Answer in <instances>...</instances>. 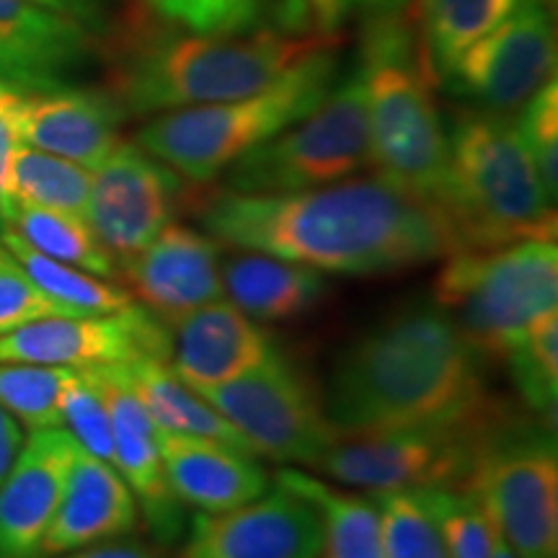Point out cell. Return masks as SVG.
<instances>
[{"label":"cell","mask_w":558,"mask_h":558,"mask_svg":"<svg viewBox=\"0 0 558 558\" xmlns=\"http://www.w3.org/2000/svg\"><path fill=\"white\" fill-rule=\"evenodd\" d=\"M190 209L222 246L331 275L409 269L458 251L437 207L380 177L288 194H192Z\"/></svg>","instance_id":"1"},{"label":"cell","mask_w":558,"mask_h":558,"mask_svg":"<svg viewBox=\"0 0 558 558\" xmlns=\"http://www.w3.org/2000/svg\"><path fill=\"white\" fill-rule=\"evenodd\" d=\"M339 437L469 418L497 403L486 390L484 357L435 303L390 313L333 362L324 393Z\"/></svg>","instance_id":"2"},{"label":"cell","mask_w":558,"mask_h":558,"mask_svg":"<svg viewBox=\"0 0 558 558\" xmlns=\"http://www.w3.org/2000/svg\"><path fill=\"white\" fill-rule=\"evenodd\" d=\"M109 90L128 117L239 101L282 78L308 54L333 45L320 32L241 29L222 34L124 29Z\"/></svg>","instance_id":"3"},{"label":"cell","mask_w":558,"mask_h":558,"mask_svg":"<svg viewBox=\"0 0 558 558\" xmlns=\"http://www.w3.org/2000/svg\"><path fill=\"white\" fill-rule=\"evenodd\" d=\"M439 215L458 251L556 241L554 199L512 114L476 107L458 111L448 135V181Z\"/></svg>","instance_id":"4"},{"label":"cell","mask_w":558,"mask_h":558,"mask_svg":"<svg viewBox=\"0 0 558 558\" xmlns=\"http://www.w3.org/2000/svg\"><path fill=\"white\" fill-rule=\"evenodd\" d=\"M357 68L367 94L375 177L439 213L448 181V130L432 96L427 62L418 60L401 13L367 21Z\"/></svg>","instance_id":"5"},{"label":"cell","mask_w":558,"mask_h":558,"mask_svg":"<svg viewBox=\"0 0 558 558\" xmlns=\"http://www.w3.org/2000/svg\"><path fill=\"white\" fill-rule=\"evenodd\" d=\"M337 81L339 58L329 45L246 99L156 114L135 143L192 184H209L243 153L308 117Z\"/></svg>","instance_id":"6"},{"label":"cell","mask_w":558,"mask_h":558,"mask_svg":"<svg viewBox=\"0 0 558 558\" xmlns=\"http://www.w3.org/2000/svg\"><path fill=\"white\" fill-rule=\"evenodd\" d=\"M432 303L481 357H505L535 318L558 311L556 241H518L450 254Z\"/></svg>","instance_id":"7"},{"label":"cell","mask_w":558,"mask_h":558,"mask_svg":"<svg viewBox=\"0 0 558 558\" xmlns=\"http://www.w3.org/2000/svg\"><path fill=\"white\" fill-rule=\"evenodd\" d=\"M367 166V94L354 68L308 117L243 153L220 177L228 192L288 194L337 184Z\"/></svg>","instance_id":"8"},{"label":"cell","mask_w":558,"mask_h":558,"mask_svg":"<svg viewBox=\"0 0 558 558\" xmlns=\"http://www.w3.org/2000/svg\"><path fill=\"white\" fill-rule=\"evenodd\" d=\"M556 427L509 416L486 432L469 488L478 494L514 558H558Z\"/></svg>","instance_id":"9"},{"label":"cell","mask_w":558,"mask_h":558,"mask_svg":"<svg viewBox=\"0 0 558 558\" xmlns=\"http://www.w3.org/2000/svg\"><path fill=\"white\" fill-rule=\"evenodd\" d=\"M501 414L505 409L494 407L481 416L339 437L313 469L369 494L469 488L486 432Z\"/></svg>","instance_id":"10"},{"label":"cell","mask_w":558,"mask_h":558,"mask_svg":"<svg viewBox=\"0 0 558 558\" xmlns=\"http://www.w3.org/2000/svg\"><path fill=\"white\" fill-rule=\"evenodd\" d=\"M194 390L228 418L254 456L275 463L316 465L339 439L326 416L324 396L279 352L239 378Z\"/></svg>","instance_id":"11"},{"label":"cell","mask_w":558,"mask_h":558,"mask_svg":"<svg viewBox=\"0 0 558 558\" xmlns=\"http://www.w3.org/2000/svg\"><path fill=\"white\" fill-rule=\"evenodd\" d=\"M190 202L184 177L140 148L135 140H122L99 169L90 171L86 222L120 267L177 222Z\"/></svg>","instance_id":"12"},{"label":"cell","mask_w":558,"mask_h":558,"mask_svg":"<svg viewBox=\"0 0 558 558\" xmlns=\"http://www.w3.org/2000/svg\"><path fill=\"white\" fill-rule=\"evenodd\" d=\"M556 34L546 0H518L497 29L452 65L442 86L476 109L514 114L556 78Z\"/></svg>","instance_id":"13"},{"label":"cell","mask_w":558,"mask_h":558,"mask_svg":"<svg viewBox=\"0 0 558 558\" xmlns=\"http://www.w3.org/2000/svg\"><path fill=\"white\" fill-rule=\"evenodd\" d=\"M171 357V329L140 303L104 316H52L0 337V362L52 367L130 365Z\"/></svg>","instance_id":"14"},{"label":"cell","mask_w":558,"mask_h":558,"mask_svg":"<svg viewBox=\"0 0 558 558\" xmlns=\"http://www.w3.org/2000/svg\"><path fill=\"white\" fill-rule=\"evenodd\" d=\"M316 507L288 488L228 512H199L179 558H320Z\"/></svg>","instance_id":"15"},{"label":"cell","mask_w":558,"mask_h":558,"mask_svg":"<svg viewBox=\"0 0 558 558\" xmlns=\"http://www.w3.org/2000/svg\"><path fill=\"white\" fill-rule=\"evenodd\" d=\"M83 373L94 380L107 403L114 435V469L128 481L156 543L173 546L184 533V505L169 486L156 422L124 378L122 365L83 367Z\"/></svg>","instance_id":"16"},{"label":"cell","mask_w":558,"mask_h":558,"mask_svg":"<svg viewBox=\"0 0 558 558\" xmlns=\"http://www.w3.org/2000/svg\"><path fill=\"white\" fill-rule=\"evenodd\" d=\"M117 277L124 279V290L166 326L226 298L220 243L181 222L166 226L148 246L122 262Z\"/></svg>","instance_id":"17"},{"label":"cell","mask_w":558,"mask_h":558,"mask_svg":"<svg viewBox=\"0 0 558 558\" xmlns=\"http://www.w3.org/2000/svg\"><path fill=\"white\" fill-rule=\"evenodd\" d=\"M99 58L96 37L34 0H0V81L21 90L75 86Z\"/></svg>","instance_id":"18"},{"label":"cell","mask_w":558,"mask_h":558,"mask_svg":"<svg viewBox=\"0 0 558 558\" xmlns=\"http://www.w3.org/2000/svg\"><path fill=\"white\" fill-rule=\"evenodd\" d=\"M124 120L128 111L111 90L60 86L24 90L19 132L24 145L94 171L122 143Z\"/></svg>","instance_id":"19"},{"label":"cell","mask_w":558,"mask_h":558,"mask_svg":"<svg viewBox=\"0 0 558 558\" xmlns=\"http://www.w3.org/2000/svg\"><path fill=\"white\" fill-rule=\"evenodd\" d=\"M78 442L68 429H34L0 481V558H39Z\"/></svg>","instance_id":"20"},{"label":"cell","mask_w":558,"mask_h":558,"mask_svg":"<svg viewBox=\"0 0 558 558\" xmlns=\"http://www.w3.org/2000/svg\"><path fill=\"white\" fill-rule=\"evenodd\" d=\"M171 329V369L186 386L213 388L239 378L277 352L271 333L226 298L179 318Z\"/></svg>","instance_id":"21"},{"label":"cell","mask_w":558,"mask_h":558,"mask_svg":"<svg viewBox=\"0 0 558 558\" xmlns=\"http://www.w3.org/2000/svg\"><path fill=\"white\" fill-rule=\"evenodd\" d=\"M137 501L128 481L111 463L94 458L78 445L54 518L41 538L39 558L117 541L137 525Z\"/></svg>","instance_id":"22"},{"label":"cell","mask_w":558,"mask_h":558,"mask_svg":"<svg viewBox=\"0 0 558 558\" xmlns=\"http://www.w3.org/2000/svg\"><path fill=\"white\" fill-rule=\"evenodd\" d=\"M158 445L169 486L181 505L199 512H228L269 492L267 471L246 450L163 429H158Z\"/></svg>","instance_id":"23"},{"label":"cell","mask_w":558,"mask_h":558,"mask_svg":"<svg viewBox=\"0 0 558 558\" xmlns=\"http://www.w3.org/2000/svg\"><path fill=\"white\" fill-rule=\"evenodd\" d=\"M220 277L230 303L259 324L300 318L326 295V279L318 269L259 251L230 256Z\"/></svg>","instance_id":"24"},{"label":"cell","mask_w":558,"mask_h":558,"mask_svg":"<svg viewBox=\"0 0 558 558\" xmlns=\"http://www.w3.org/2000/svg\"><path fill=\"white\" fill-rule=\"evenodd\" d=\"M277 486L288 488L316 507L320 518V556L324 558H386L380 512L373 497L339 492L318 476L284 469L277 473Z\"/></svg>","instance_id":"25"},{"label":"cell","mask_w":558,"mask_h":558,"mask_svg":"<svg viewBox=\"0 0 558 558\" xmlns=\"http://www.w3.org/2000/svg\"><path fill=\"white\" fill-rule=\"evenodd\" d=\"M124 367V378L148 409L158 429L171 432V435L205 437L218 439V442L233 445V448L251 452L239 432L228 424V418L215 411L192 386L173 373L169 362L160 360H137ZM254 456V452H251Z\"/></svg>","instance_id":"26"},{"label":"cell","mask_w":558,"mask_h":558,"mask_svg":"<svg viewBox=\"0 0 558 558\" xmlns=\"http://www.w3.org/2000/svg\"><path fill=\"white\" fill-rule=\"evenodd\" d=\"M0 246L21 264L26 277L32 279L47 298L62 305L73 316H104V313H117L135 303L122 284L109 282V279L90 275L70 264L54 262L50 256L39 254L29 243L13 233L11 228L0 230Z\"/></svg>","instance_id":"27"},{"label":"cell","mask_w":558,"mask_h":558,"mask_svg":"<svg viewBox=\"0 0 558 558\" xmlns=\"http://www.w3.org/2000/svg\"><path fill=\"white\" fill-rule=\"evenodd\" d=\"M0 222L54 262L70 264L104 279H117V264L104 251L86 218L58 213V209L11 205Z\"/></svg>","instance_id":"28"},{"label":"cell","mask_w":558,"mask_h":558,"mask_svg":"<svg viewBox=\"0 0 558 558\" xmlns=\"http://www.w3.org/2000/svg\"><path fill=\"white\" fill-rule=\"evenodd\" d=\"M90 192V171L73 160L52 156L21 143L13 153L9 171V205L0 218L9 213L11 205H32L58 213L86 218Z\"/></svg>","instance_id":"29"},{"label":"cell","mask_w":558,"mask_h":558,"mask_svg":"<svg viewBox=\"0 0 558 558\" xmlns=\"http://www.w3.org/2000/svg\"><path fill=\"white\" fill-rule=\"evenodd\" d=\"M518 0H424L418 16L427 24V70L442 83L452 65L481 37L497 29Z\"/></svg>","instance_id":"30"},{"label":"cell","mask_w":558,"mask_h":558,"mask_svg":"<svg viewBox=\"0 0 558 558\" xmlns=\"http://www.w3.org/2000/svg\"><path fill=\"white\" fill-rule=\"evenodd\" d=\"M507 360L520 399L533 416L556 427L558 407V311L543 313L527 326Z\"/></svg>","instance_id":"31"},{"label":"cell","mask_w":558,"mask_h":558,"mask_svg":"<svg viewBox=\"0 0 558 558\" xmlns=\"http://www.w3.org/2000/svg\"><path fill=\"white\" fill-rule=\"evenodd\" d=\"M73 367L0 362V407L34 429L62 427V393Z\"/></svg>","instance_id":"32"},{"label":"cell","mask_w":558,"mask_h":558,"mask_svg":"<svg viewBox=\"0 0 558 558\" xmlns=\"http://www.w3.org/2000/svg\"><path fill=\"white\" fill-rule=\"evenodd\" d=\"M442 538L448 558H492V518L473 488L414 492Z\"/></svg>","instance_id":"33"},{"label":"cell","mask_w":558,"mask_h":558,"mask_svg":"<svg viewBox=\"0 0 558 558\" xmlns=\"http://www.w3.org/2000/svg\"><path fill=\"white\" fill-rule=\"evenodd\" d=\"M378 505L386 558H448L435 522L414 492L369 494Z\"/></svg>","instance_id":"34"},{"label":"cell","mask_w":558,"mask_h":558,"mask_svg":"<svg viewBox=\"0 0 558 558\" xmlns=\"http://www.w3.org/2000/svg\"><path fill=\"white\" fill-rule=\"evenodd\" d=\"M62 429H68V435L90 456L114 465V435L107 403L83 369H75L62 393Z\"/></svg>","instance_id":"35"},{"label":"cell","mask_w":558,"mask_h":558,"mask_svg":"<svg viewBox=\"0 0 558 558\" xmlns=\"http://www.w3.org/2000/svg\"><path fill=\"white\" fill-rule=\"evenodd\" d=\"M525 148L533 158L535 171L546 186L548 197L556 202L558 194V86L550 78L533 94L520 117L514 120Z\"/></svg>","instance_id":"36"},{"label":"cell","mask_w":558,"mask_h":558,"mask_svg":"<svg viewBox=\"0 0 558 558\" xmlns=\"http://www.w3.org/2000/svg\"><path fill=\"white\" fill-rule=\"evenodd\" d=\"M153 11L186 32L222 34L254 26L262 0H148Z\"/></svg>","instance_id":"37"},{"label":"cell","mask_w":558,"mask_h":558,"mask_svg":"<svg viewBox=\"0 0 558 558\" xmlns=\"http://www.w3.org/2000/svg\"><path fill=\"white\" fill-rule=\"evenodd\" d=\"M52 316H73L26 277L21 264L0 246V337Z\"/></svg>","instance_id":"38"},{"label":"cell","mask_w":558,"mask_h":558,"mask_svg":"<svg viewBox=\"0 0 558 558\" xmlns=\"http://www.w3.org/2000/svg\"><path fill=\"white\" fill-rule=\"evenodd\" d=\"M41 9L73 21L90 37H114L128 29L124 21V0H34Z\"/></svg>","instance_id":"39"},{"label":"cell","mask_w":558,"mask_h":558,"mask_svg":"<svg viewBox=\"0 0 558 558\" xmlns=\"http://www.w3.org/2000/svg\"><path fill=\"white\" fill-rule=\"evenodd\" d=\"M21 101H24V90L0 81V213L9 205V171L13 153L21 145Z\"/></svg>","instance_id":"40"},{"label":"cell","mask_w":558,"mask_h":558,"mask_svg":"<svg viewBox=\"0 0 558 558\" xmlns=\"http://www.w3.org/2000/svg\"><path fill=\"white\" fill-rule=\"evenodd\" d=\"M305 24H313L320 34H331L341 24L339 0H288L290 29L308 32Z\"/></svg>","instance_id":"41"},{"label":"cell","mask_w":558,"mask_h":558,"mask_svg":"<svg viewBox=\"0 0 558 558\" xmlns=\"http://www.w3.org/2000/svg\"><path fill=\"white\" fill-rule=\"evenodd\" d=\"M24 429L19 418H13L9 411L0 407V481L9 476L11 465L16 463L21 448H24Z\"/></svg>","instance_id":"42"},{"label":"cell","mask_w":558,"mask_h":558,"mask_svg":"<svg viewBox=\"0 0 558 558\" xmlns=\"http://www.w3.org/2000/svg\"><path fill=\"white\" fill-rule=\"evenodd\" d=\"M65 558H158V554L145 546V543L117 538V541L96 543V546L73 550V554H65Z\"/></svg>","instance_id":"43"},{"label":"cell","mask_w":558,"mask_h":558,"mask_svg":"<svg viewBox=\"0 0 558 558\" xmlns=\"http://www.w3.org/2000/svg\"><path fill=\"white\" fill-rule=\"evenodd\" d=\"M409 5V0H339V16L344 21L349 13H365L367 19L393 16Z\"/></svg>","instance_id":"44"},{"label":"cell","mask_w":558,"mask_h":558,"mask_svg":"<svg viewBox=\"0 0 558 558\" xmlns=\"http://www.w3.org/2000/svg\"><path fill=\"white\" fill-rule=\"evenodd\" d=\"M488 518H492V514H488ZM492 558H514V554L507 546L505 535L499 533L497 522H494V520H492Z\"/></svg>","instance_id":"45"},{"label":"cell","mask_w":558,"mask_h":558,"mask_svg":"<svg viewBox=\"0 0 558 558\" xmlns=\"http://www.w3.org/2000/svg\"><path fill=\"white\" fill-rule=\"evenodd\" d=\"M422 3H424V0H418V9H422Z\"/></svg>","instance_id":"46"},{"label":"cell","mask_w":558,"mask_h":558,"mask_svg":"<svg viewBox=\"0 0 558 558\" xmlns=\"http://www.w3.org/2000/svg\"><path fill=\"white\" fill-rule=\"evenodd\" d=\"M546 3H554V0H546Z\"/></svg>","instance_id":"47"}]
</instances>
